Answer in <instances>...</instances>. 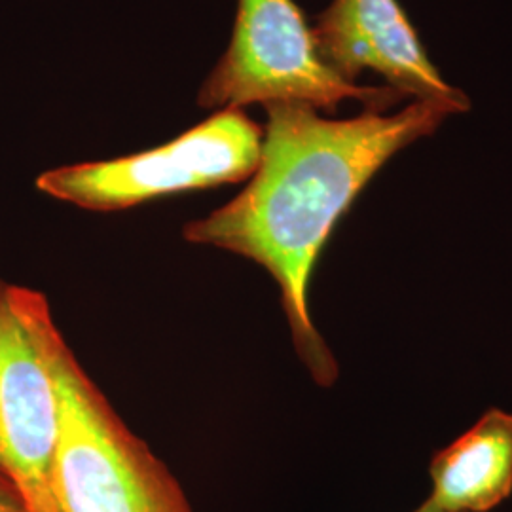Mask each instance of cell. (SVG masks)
I'll return each mask as SVG.
<instances>
[{
	"mask_svg": "<svg viewBox=\"0 0 512 512\" xmlns=\"http://www.w3.org/2000/svg\"><path fill=\"white\" fill-rule=\"evenodd\" d=\"M262 152L234 200L184 226V238L243 256L274 277L294 348L311 378L334 384L338 365L311 321L315 264L338 220L403 148L433 135L450 112L412 101L385 114L329 120L304 103H270Z\"/></svg>",
	"mask_w": 512,
	"mask_h": 512,
	"instance_id": "1",
	"label": "cell"
},
{
	"mask_svg": "<svg viewBox=\"0 0 512 512\" xmlns=\"http://www.w3.org/2000/svg\"><path fill=\"white\" fill-rule=\"evenodd\" d=\"M38 332L59 395L54 463L59 512H192L164 463L78 363L46 298L38 310Z\"/></svg>",
	"mask_w": 512,
	"mask_h": 512,
	"instance_id": "2",
	"label": "cell"
},
{
	"mask_svg": "<svg viewBox=\"0 0 512 512\" xmlns=\"http://www.w3.org/2000/svg\"><path fill=\"white\" fill-rule=\"evenodd\" d=\"M344 99L385 112L404 97L389 86L349 84L332 73L294 0H239L230 46L205 80L198 103L220 110L287 101L336 112Z\"/></svg>",
	"mask_w": 512,
	"mask_h": 512,
	"instance_id": "3",
	"label": "cell"
},
{
	"mask_svg": "<svg viewBox=\"0 0 512 512\" xmlns=\"http://www.w3.org/2000/svg\"><path fill=\"white\" fill-rule=\"evenodd\" d=\"M264 129L241 109H222L164 147L42 173L38 190L88 211H122L169 194L251 179Z\"/></svg>",
	"mask_w": 512,
	"mask_h": 512,
	"instance_id": "4",
	"label": "cell"
},
{
	"mask_svg": "<svg viewBox=\"0 0 512 512\" xmlns=\"http://www.w3.org/2000/svg\"><path fill=\"white\" fill-rule=\"evenodd\" d=\"M44 294L0 279V478L25 512H59V395L38 332Z\"/></svg>",
	"mask_w": 512,
	"mask_h": 512,
	"instance_id": "5",
	"label": "cell"
},
{
	"mask_svg": "<svg viewBox=\"0 0 512 512\" xmlns=\"http://www.w3.org/2000/svg\"><path fill=\"white\" fill-rule=\"evenodd\" d=\"M311 33L321 61L349 84L370 69L404 99L450 114L471 109V99L431 63L397 0H334Z\"/></svg>",
	"mask_w": 512,
	"mask_h": 512,
	"instance_id": "6",
	"label": "cell"
},
{
	"mask_svg": "<svg viewBox=\"0 0 512 512\" xmlns=\"http://www.w3.org/2000/svg\"><path fill=\"white\" fill-rule=\"evenodd\" d=\"M420 512H488L512 494V414L486 412L431 463Z\"/></svg>",
	"mask_w": 512,
	"mask_h": 512,
	"instance_id": "7",
	"label": "cell"
},
{
	"mask_svg": "<svg viewBox=\"0 0 512 512\" xmlns=\"http://www.w3.org/2000/svg\"><path fill=\"white\" fill-rule=\"evenodd\" d=\"M0 512H25V509L14 492H2L0 494Z\"/></svg>",
	"mask_w": 512,
	"mask_h": 512,
	"instance_id": "8",
	"label": "cell"
},
{
	"mask_svg": "<svg viewBox=\"0 0 512 512\" xmlns=\"http://www.w3.org/2000/svg\"><path fill=\"white\" fill-rule=\"evenodd\" d=\"M2 492H14V490H12V488H10V486L0 478V494H2Z\"/></svg>",
	"mask_w": 512,
	"mask_h": 512,
	"instance_id": "9",
	"label": "cell"
},
{
	"mask_svg": "<svg viewBox=\"0 0 512 512\" xmlns=\"http://www.w3.org/2000/svg\"><path fill=\"white\" fill-rule=\"evenodd\" d=\"M414 512H420V511H418V509H416V511H414Z\"/></svg>",
	"mask_w": 512,
	"mask_h": 512,
	"instance_id": "10",
	"label": "cell"
}]
</instances>
